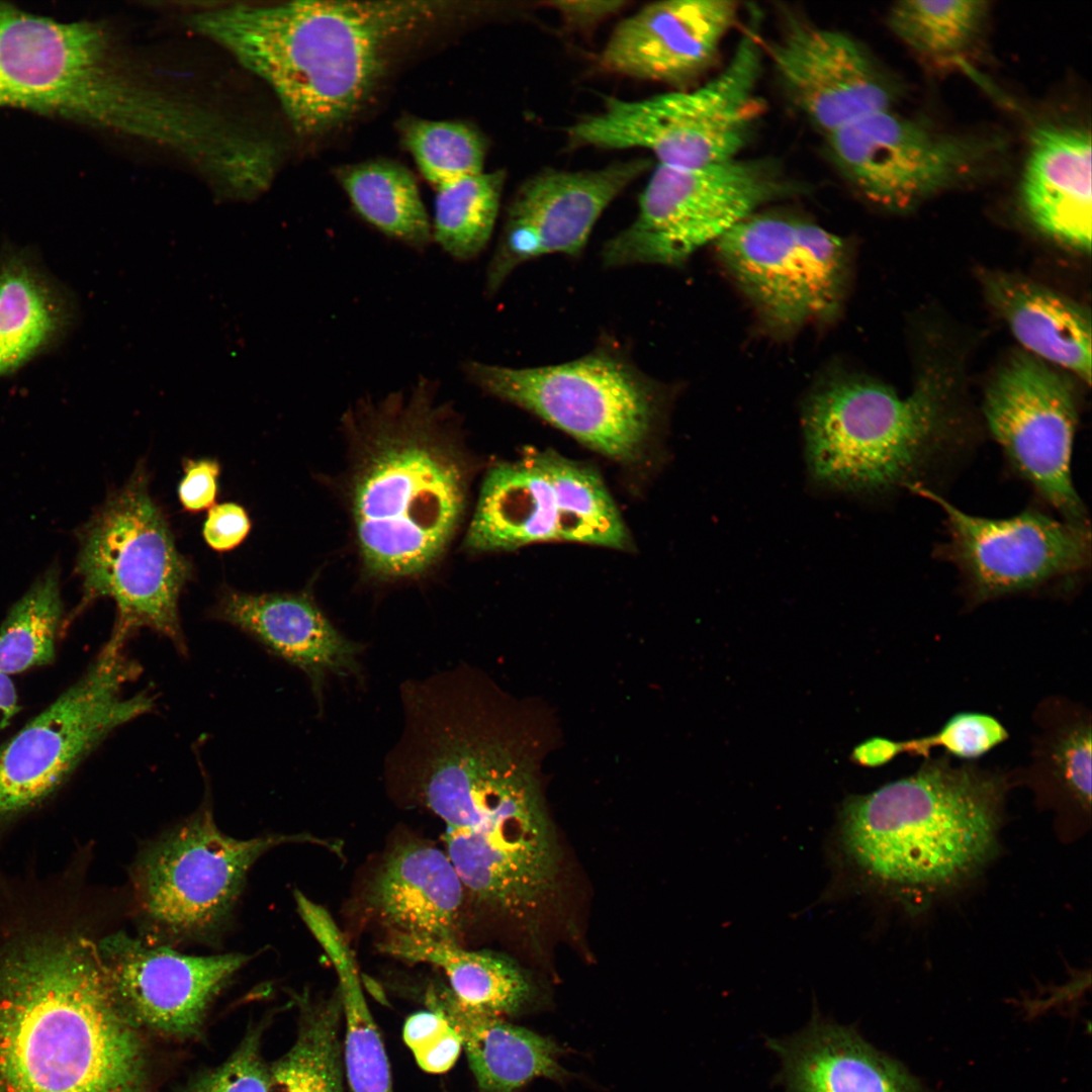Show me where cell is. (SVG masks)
Returning <instances> with one entry per match:
<instances>
[{"label": "cell", "mask_w": 1092, "mask_h": 1092, "mask_svg": "<svg viewBox=\"0 0 1092 1092\" xmlns=\"http://www.w3.org/2000/svg\"><path fill=\"white\" fill-rule=\"evenodd\" d=\"M142 1032L88 938L30 935L0 951V1092H151Z\"/></svg>", "instance_id": "6da1fadb"}, {"label": "cell", "mask_w": 1092, "mask_h": 1092, "mask_svg": "<svg viewBox=\"0 0 1092 1092\" xmlns=\"http://www.w3.org/2000/svg\"><path fill=\"white\" fill-rule=\"evenodd\" d=\"M343 425L353 448L350 510L365 570L418 576L444 554L463 517L467 467L453 406L435 379L366 396Z\"/></svg>", "instance_id": "7a4b0ae2"}, {"label": "cell", "mask_w": 1092, "mask_h": 1092, "mask_svg": "<svg viewBox=\"0 0 1092 1092\" xmlns=\"http://www.w3.org/2000/svg\"><path fill=\"white\" fill-rule=\"evenodd\" d=\"M446 10L439 1L305 0L211 8L190 24L263 79L294 130L311 136L353 115L396 46Z\"/></svg>", "instance_id": "3957f363"}, {"label": "cell", "mask_w": 1092, "mask_h": 1092, "mask_svg": "<svg viewBox=\"0 0 1092 1092\" xmlns=\"http://www.w3.org/2000/svg\"><path fill=\"white\" fill-rule=\"evenodd\" d=\"M1005 783L937 759L839 810L845 850L864 871L905 887H939L982 866L995 849Z\"/></svg>", "instance_id": "277c9868"}, {"label": "cell", "mask_w": 1092, "mask_h": 1092, "mask_svg": "<svg viewBox=\"0 0 1092 1092\" xmlns=\"http://www.w3.org/2000/svg\"><path fill=\"white\" fill-rule=\"evenodd\" d=\"M802 427L810 477L853 494L922 485L961 447L946 386L932 379L900 395L876 380L834 375L806 398Z\"/></svg>", "instance_id": "5b68a950"}, {"label": "cell", "mask_w": 1092, "mask_h": 1092, "mask_svg": "<svg viewBox=\"0 0 1092 1092\" xmlns=\"http://www.w3.org/2000/svg\"><path fill=\"white\" fill-rule=\"evenodd\" d=\"M63 117L144 142L169 94L97 21H59L0 3V107Z\"/></svg>", "instance_id": "8992f818"}, {"label": "cell", "mask_w": 1092, "mask_h": 1092, "mask_svg": "<svg viewBox=\"0 0 1092 1092\" xmlns=\"http://www.w3.org/2000/svg\"><path fill=\"white\" fill-rule=\"evenodd\" d=\"M463 373L486 394L532 413L589 449L622 464L645 455L670 389L606 343L577 359L514 368L468 360Z\"/></svg>", "instance_id": "52a82bcc"}, {"label": "cell", "mask_w": 1092, "mask_h": 1092, "mask_svg": "<svg viewBox=\"0 0 1092 1092\" xmlns=\"http://www.w3.org/2000/svg\"><path fill=\"white\" fill-rule=\"evenodd\" d=\"M755 21L726 67L703 86L640 100L610 98L567 129L572 148H640L659 165L698 168L735 159L763 110L758 94L762 50Z\"/></svg>", "instance_id": "ba28073f"}, {"label": "cell", "mask_w": 1092, "mask_h": 1092, "mask_svg": "<svg viewBox=\"0 0 1092 1092\" xmlns=\"http://www.w3.org/2000/svg\"><path fill=\"white\" fill-rule=\"evenodd\" d=\"M77 568L82 607L101 598L115 604L111 638L126 644L149 629L186 654L179 599L192 566L177 549L168 521L150 493L144 466H138L84 528Z\"/></svg>", "instance_id": "9c48e42d"}, {"label": "cell", "mask_w": 1092, "mask_h": 1092, "mask_svg": "<svg viewBox=\"0 0 1092 1092\" xmlns=\"http://www.w3.org/2000/svg\"><path fill=\"white\" fill-rule=\"evenodd\" d=\"M292 842L341 850L338 843L310 834L234 838L218 829L205 806L149 843L130 878L136 914L154 937L150 942L202 940L216 934L252 866L268 850Z\"/></svg>", "instance_id": "30bf717a"}, {"label": "cell", "mask_w": 1092, "mask_h": 1092, "mask_svg": "<svg viewBox=\"0 0 1092 1092\" xmlns=\"http://www.w3.org/2000/svg\"><path fill=\"white\" fill-rule=\"evenodd\" d=\"M554 541L630 548L627 528L598 472L550 450L490 467L465 548L487 553Z\"/></svg>", "instance_id": "8fae6325"}, {"label": "cell", "mask_w": 1092, "mask_h": 1092, "mask_svg": "<svg viewBox=\"0 0 1092 1092\" xmlns=\"http://www.w3.org/2000/svg\"><path fill=\"white\" fill-rule=\"evenodd\" d=\"M141 672L110 637L73 685L0 746V822L42 802L114 730L153 710L151 692L124 693Z\"/></svg>", "instance_id": "7c38bea8"}, {"label": "cell", "mask_w": 1092, "mask_h": 1092, "mask_svg": "<svg viewBox=\"0 0 1092 1092\" xmlns=\"http://www.w3.org/2000/svg\"><path fill=\"white\" fill-rule=\"evenodd\" d=\"M791 189L777 166L763 160L735 158L698 168L657 164L636 217L605 243L603 265L679 266Z\"/></svg>", "instance_id": "4fadbf2b"}, {"label": "cell", "mask_w": 1092, "mask_h": 1092, "mask_svg": "<svg viewBox=\"0 0 1092 1092\" xmlns=\"http://www.w3.org/2000/svg\"><path fill=\"white\" fill-rule=\"evenodd\" d=\"M715 247L737 286L775 332L792 333L829 321L841 307L848 249L820 225L756 212Z\"/></svg>", "instance_id": "5bb4252c"}, {"label": "cell", "mask_w": 1092, "mask_h": 1092, "mask_svg": "<svg viewBox=\"0 0 1092 1092\" xmlns=\"http://www.w3.org/2000/svg\"><path fill=\"white\" fill-rule=\"evenodd\" d=\"M829 154L867 200L905 210L977 174L996 153L986 139L942 132L881 110L828 134Z\"/></svg>", "instance_id": "9a60e30c"}, {"label": "cell", "mask_w": 1092, "mask_h": 1092, "mask_svg": "<svg viewBox=\"0 0 1092 1092\" xmlns=\"http://www.w3.org/2000/svg\"><path fill=\"white\" fill-rule=\"evenodd\" d=\"M909 491L940 507L947 540L940 552L963 575L976 601L1037 588L1083 572L1090 564L1087 522L1056 520L1035 510L1004 519L968 514L933 490Z\"/></svg>", "instance_id": "2e32d148"}, {"label": "cell", "mask_w": 1092, "mask_h": 1092, "mask_svg": "<svg viewBox=\"0 0 1092 1092\" xmlns=\"http://www.w3.org/2000/svg\"><path fill=\"white\" fill-rule=\"evenodd\" d=\"M983 407L1020 475L1064 520L1087 522L1071 474L1078 406L1069 382L1038 358L1016 356L988 385Z\"/></svg>", "instance_id": "e0dca14e"}, {"label": "cell", "mask_w": 1092, "mask_h": 1092, "mask_svg": "<svg viewBox=\"0 0 1092 1092\" xmlns=\"http://www.w3.org/2000/svg\"><path fill=\"white\" fill-rule=\"evenodd\" d=\"M651 166L647 158L597 170H545L527 179L513 197L485 271L493 296L520 265L550 254L577 258L606 208Z\"/></svg>", "instance_id": "ac0fdd59"}, {"label": "cell", "mask_w": 1092, "mask_h": 1092, "mask_svg": "<svg viewBox=\"0 0 1092 1092\" xmlns=\"http://www.w3.org/2000/svg\"><path fill=\"white\" fill-rule=\"evenodd\" d=\"M121 1008L142 1030L179 1039L201 1033L210 1004L247 963L242 953L188 956L124 932L98 946Z\"/></svg>", "instance_id": "d6986e66"}, {"label": "cell", "mask_w": 1092, "mask_h": 1092, "mask_svg": "<svg viewBox=\"0 0 1092 1092\" xmlns=\"http://www.w3.org/2000/svg\"><path fill=\"white\" fill-rule=\"evenodd\" d=\"M768 51L788 97L826 134L889 109L890 87L866 51L844 32L791 21Z\"/></svg>", "instance_id": "ffe728a7"}, {"label": "cell", "mask_w": 1092, "mask_h": 1092, "mask_svg": "<svg viewBox=\"0 0 1092 1092\" xmlns=\"http://www.w3.org/2000/svg\"><path fill=\"white\" fill-rule=\"evenodd\" d=\"M738 13L730 0L648 4L616 26L599 65L629 78L680 84L712 62Z\"/></svg>", "instance_id": "44dd1931"}, {"label": "cell", "mask_w": 1092, "mask_h": 1092, "mask_svg": "<svg viewBox=\"0 0 1092 1092\" xmlns=\"http://www.w3.org/2000/svg\"><path fill=\"white\" fill-rule=\"evenodd\" d=\"M211 617L245 632L307 676L318 705L329 673H360L362 647L344 637L306 594L223 589Z\"/></svg>", "instance_id": "7402d4cb"}, {"label": "cell", "mask_w": 1092, "mask_h": 1092, "mask_svg": "<svg viewBox=\"0 0 1092 1092\" xmlns=\"http://www.w3.org/2000/svg\"><path fill=\"white\" fill-rule=\"evenodd\" d=\"M465 895L446 852L425 841L403 840L376 868L366 901L390 933L458 942Z\"/></svg>", "instance_id": "603a6c76"}, {"label": "cell", "mask_w": 1092, "mask_h": 1092, "mask_svg": "<svg viewBox=\"0 0 1092 1092\" xmlns=\"http://www.w3.org/2000/svg\"><path fill=\"white\" fill-rule=\"evenodd\" d=\"M445 843L466 893L504 914L524 917L538 908L555 881L557 856L551 830L447 829Z\"/></svg>", "instance_id": "cb8c5ba5"}, {"label": "cell", "mask_w": 1092, "mask_h": 1092, "mask_svg": "<svg viewBox=\"0 0 1092 1092\" xmlns=\"http://www.w3.org/2000/svg\"><path fill=\"white\" fill-rule=\"evenodd\" d=\"M765 1043L780 1060L777 1082L784 1092H930L855 1027L816 1010L799 1031Z\"/></svg>", "instance_id": "d4e9b609"}, {"label": "cell", "mask_w": 1092, "mask_h": 1092, "mask_svg": "<svg viewBox=\"0 0 1092 1092\" xmlns=\"http://www.w3.org/2000/svg\"><path fill=\"white\" fill-rule=\"evenodd\" d=\"M1029 220L1044 235L1083 252L1091 250V134L1044 124L1030 135L1020 182Z\"/></svg>", "instance_id": "484cf974"}, {"label": "cell", "mask_w": 1092, "mask_h": 1092, "mask_svg": "<svg viewBox=\"0 0 1092 1092\" xmlns=\"http://www.w3.org/2000/svg\"><path fill=\"white\" fill-rule=\"evenodd\" d=\"M426 1003L460 1036L479 1092H516L534 1078L565 1074L550 1039L465 1005L446 987L430 988Z\"/></svg>", "instance_id": "4316f807"}, {"label": "cell", "mask_w": 1092, "mask_h": 1092, "mask_svg": "<svg viewBox=\"0 0 1092 1092\" xmlns=\"http://www.w3.org/2000/svg\"><path fill=\"white\" fill-rule=\"evenodd\" d=\"M74 301L31 251L0 253V377L55 348L70 331Z\"/></svg>", "instance_id": "83f0119b"}, {"label": "cell", "mask_w": 1092, "mask_h": 1092, "mask_svg": "<svg viewBox=\"0 0 1092 1092\" xmlns=\"http://www.w3.org/2000/svg\"><path fill=\"white\" fill-rule=\"evenodd\" d=\"M987 298L1015 338L1039 360L1091 381V315L1042 285L1001 272L984 276Z\"/></svg>", "instance_id": "f1b7e54d"}, {"label": "cell", "mask_w": 1092, "mask_h": 1092, "mask_svg": "<svg viewBox=\"0 0 1092 1092\" xmlns=\"http://www.w3.org/2000/svg\"><path fill=\"white\" fill-rule=\"evenodd\" d=\"M379 948L403 961L439 967L459 1001L492 1015L516 1014L533 995L526 974L511 959L498 953L467 950L458 942L399 933H389Z\"/></svg>", "instance_id": "f546056e"}, {"label": "cell", "mask_w": 1092, "mask_h": 1092, "mask_svg": "<svg viewBox=\"0 0 1092 1092\" xmlns=\"http://www.w3.org/2000/svg\"><path fill=\"white\" fill-rule=\"evenodd\" d=\"M337 177L355 211L376 231L416 252L433 243L416 179L404 166L372 160L343 166Z\"/></svg>", "instance_id": "4dcf8cb0"}, {"label": "cell", "mask_w": 1092, "mask_h": 1092, "mask_svg": "<svg viewBox=\"0 0 1092 1092\" xmlns=\"http://www.w3.org/2000/svg\"><path fill=\"white\" fill-rule=\"evenodd\" d=\"M296 1003L297 1034L290 1049L269 1063L267 1092H344L339 990L318 1000L298 994Z\"/></svg>", "instance_id": "1f68e13d"}, {"label": "cell", "mask_w": 1092, "mask_h": 1092, "mask_svg": "<svg viewBox=\"0 0 1092 1092\" xmlns=\"http://www.w3.org/2000/svg\"><path fill=\"white\" fill-rule=\"evenodd\" d=\"M505 172H480L436 188L433 243L451 259L470 262L488 245L498 214Z\"/></svg>", "instance_id": "d6a6232c"}, {"label": "cell", "mask_w": 1092, "mask_h": 1092, "mask_svg": "<svg viewBox=\"0 0 1092 1092\" xmlns=\"http://www.w3.org/2000/svg\"><path fill=\"white\" fill-rule=\"evenodd\" d=\"M328 951L339 975L345 1020L344 1068L350 1092H392L385 1049L359 984L357 970L342 936L328 940Z\"/></svg>", "instance_id": "836d02e7"}, {"label": "cell", "mask_w": 1092, "mask_h": 1092, "mask_svg": "<svg viewBox=\"0 0 1092 1092\" xmlns=\"http://www.w3.org/2000/svg\"><path fill=\"white\" fill-rule=\"evenodd\" d=\"M63 603L58 574L38 578L0 627V672L20 673L54 662Z\"/></svg>", "instance_id": "e575fe53"}, {"label": "cell", "mask_w": 1092, "mask_h": 1092, "mask_svg": "<svg viewBox=\"0 0 1092 1092\" xmlns=\"http://www.w3.org/2000/svg\"><path fill=\"white\" fill-rule=\"evenodd\" d=\"M987 10L981 0H905L892 6L888 18L893 32L912 50L946 58L972 43Z\"/></svg>", "instance_id": "d590c367"}, {"label": "cell", "mask_w": 1092, "mask_h": 1092, "mask_svg": "<svg viewBox=\"0 0 1092 1092\" xmlns=\"http://www.w3.org/2000/svg\"><path fill=\"white\" fill-rule=\"evenodd\" d=\"M399 131L420 172L436 188L483 171L484 139L466 123L407 117Z\"/></svg>", "instance_id": "8d00e7d4"}, {"label": "cell", "mask_w": 1092, "mask_h": 1092, "mask_svg": "<svg viewBox=\"0 0 1092 1092\" xmlns=\"http://www.w3.org/2000/svg\"><path fill=\"white\" fill-rule=\"evenodd\" d=\"M1036 747L1035 766L1089 808L1091 802V725L1083 714L1058 721Z\"/></svg>", "instance_id": "74e56055"}, {"label": "cell", "mask_w": 1092, "mask_h": 1092, "mask_svg": "<svg viewBox=\"0 0 1092 1092\" xmlns=\"http://www.w3.org/2000/svg\"><path fill=\"white\" fill-rule=\"evenodd\" d=\"M263 1024L248 1028L218 1066L194 1076L182 1092H267L269 1063L262 1054Z\"/></svg>", "instance_id": "f35d334b"}, {"label": "cell", "mask_w": 1092, "mask_h": 1092, "mask_svg": "<svg viewBox=\"0 0 1092 1092\" xmlns=\"http://www.w3.org/2000/svg\"><path fill=\"white\" fill-rule=\"evenodd\" d=\"M1008 737L1003 725L994 717L974 712L953 715L935 733L921 738L897 741L899 754L927 755L933 748H943L960 758L979 757Z\"/></svg>", "instance_id": "ab89813d"}, {"label": "cell", "mask_w": 1092, "mask_h": 1092, "mask_svg": "<svg viewBox=\"0 0 1092 1092\" xmlns=\"http://www.w3.org/2000/svg\"><path fill=\"white\" fill-rule=\"evenodd\" d=\"M403 1039L424 1071L442 1074L456 1063L462 1041L449 1021L435 1010L412 1014L403 1026Z\"/></svg>", "instance_id": "60d3db41"}, {"label": "cell", "mask_w": 1092, "mask_h": 1092, "mask_svg": "<svg viewBox=\"0 0 1092 1092\" xmlns=\"http://www.w3.org/2000/svg\"><path fill=\"white\" fill-rule=\"evenodd\" d=\"M183 469L184 475L178 486L183 509L199 513L212 508L218 491L219 463L209 458L187 459Z\"/></svg>", "instance_id": "b9f144b4"}, {"label": "cell", "mask_w": 1092, "mask_h": 1092, "mask_svg": "<svg viewBox=\"0 0 1092 1092\" xmlns=\"http://www.w3.org/2000/svg\"><path fill=\"white\" fill-rule=\"evenodd\" d=\"M246 510L235 503L214 505L208 510L203 524V538L215 551L225 552L238 547L251 530Z\"/></svg>", "instance_id": "7bdbcfd3"}, {"label": "cell", "mask_w": 1092, "mask_h": 1092, "mask_svg": "<svg viewBox=\"0 0 1092 1092\" xmlns=\"http://www.w3.org/2000/svg\"><path fill=\"white\" fill-rule=\"evenodd\" d=\"M622 1H556L551 5L566 24L576 28L590 27L619 11Z\"/></svg>", "instance_id": "ee69618b"}, {"label": "cell", "mask_w": 1092, "mask_h": 1092, "mask_svg": "<svg viewBox=\"0 0 1092 1092\" xmlns=\"http://www.w3.org/2000/svg\"><path fill=\"white\" fill-rule=\"evenodd\" d=\"M899 755L897 741L885 737H872L857 744L849 755V760L862 767H879Z\"/></svg>", "instance_id": "f6af8a7d"}, {"label": "cell", "mask_w": 1092, "mask_h": 1092, "mask_svg": "<svg viewBox=\"0 0 1092 1092\" xmlns=\"http://www.w3.org/2000/svg\"><path fill=\"white\" fill-rule=\"evenodd\" d=\"M19 710L20 706L14 684L8 675L0 672V731L10 724Z\"/></svg>", "instance_id": "bcb514c9"}]
</instances>
